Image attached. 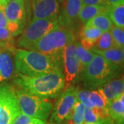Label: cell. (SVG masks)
Segmentation results:
<instances>
[{"label":"cell","mask_w":124,"mask_h":124,"mask_svg":"<svg viewBox=\"0 0 124 124\" xmlns=\"http://www.w3.org/2000/svg\"><path fill=\"white\" fill-rule=\"evenodd\" d=\"M14 53L16 74L28 77H39L54 72H62L63 63L41 53L18 49Z\"/></svg>","instance_id":"obj_1"},{"label":"cell","mask_w":124,"mask_h":124,"mask_svg":"<svg viewBox=\"0 0 124 124\" xmlns=\"http://www.w3.org/2000/svg\"><path fill=\"white\" fill-rule=\"evenodd\" d=\"M14 82L20 90L35 96L54 99L64 88V75L54 72L39 77H28L16 74Z\"/></svg>","instance_id":"obj_2"},{"label":"cell","mask_w":124,"mask_h":124,"mask_svg":"<svg viewBox=\"0 0 124 124\" xmlns=\"http://www.w3.org/2000/svg\"><path fill=\"white\" fill-rule=\"evenodd\" d=\"M123 67L108 62L95 53L93 60L80 72L79 79L85 88L94 90L121 76Z\"/></svg>","instance_id":"obj_3"},{"label":"cell","mask_w":124,"mask_h":124,"mask_svg":"<svg viewBox=\"0 0 124 124\" xmlns=\"http://www.w3.org/2000/svg\"><path fill=\"white\" fill-rule=\"evenodd\" d=\"M75 40L74 31L58 27L41 37L31 48L63 63V51L68 44Z\"/></svg>","instance_id":"obj_4"},{"label":"cell","mask_w":124,"mask_h":124,"mask_svg":"<svg viewBox=\"0 0 124 124\" xmlns=\"http://www.w3.org/2000/svg\"><path fill=\"white\" fill-rule=\"evenodd\" d=\"M20 112L29 116L47 121L52 112L53 103L49 99L35 96L19 89L16 90Z\"/></svg>","instance_id":"obj_5"},{"label":"cell","mask_w":124,"mask_h":124,"mask_svg":"<svg viewBox=\"0 0 124 124\" xmlns=\"http://www.w3.org/2000/svg\"><path fill=\"white\" fill-rule=\"evenodd\" d=\"M58 27L57 19L32 20L17 40V46L22 49L31 50L41 37Z\"/></svg>","instance_id":"obj_6"},{"label":"cell","mask_w":124,"mask_h":124,"mask_svg":"<svg viewBox=\"0 0 124 124\" xmlns=\"http://www.w3.org/2000/svg\"><path fill=\"white\" fill-rule=\"evenodd\" d=\"M20 112L16 90L9 84L0 85V124H13Z\"/></svg>","instance_id":"obj_7"},{"label":"cell","mask_w":124,"mask_h":124,"mask_svg":"<svg viewBox=\"0 0 124 124\" xmlns=\"http://www.w3.org/2000/svg\"><path fill=\"white\" fill-rule=\"evenodd\" d=\"M79 89L74 85H70L63 90V92L54 104L50 123H63L68 119L73 107L78 101L77 93Z\"/></svg>","instance_id":"obj_8"},{"label":"cell","mask_w":124,"mask_h":124,"mask_svg":"<svg viewBox=\"0 0 124 124\" xmlns=\"http://www.w3.org/2000/svg\"><path fill=\"white\" fill-rule=\"evenodd\" d=\"M64 67V89L73 85L79 79L80 65L76 54V39L71 41L65 48L63 56Z\"/></svg>","instance_id":"obj_9"},{"label":"cell","mask_w":124,"mask_h":124,"mask_svg":"<svg viewBox=\"0 0 124 124\" xmlns=\"http://www.w3.org/2000/svg\"><path fill=\"white\" fill-rule=\"evenodd\" d=\"M4 14L8 20L7 28L14 37L22 33L26 20L23 0L6 2L4 6Z\"/></svg>","instance_id":"obj_10"},{"label":"cell","mask_w":124,"mask_h":124,"mask_svg":"<svg viewBox=\"0 0 124 124\" xmlns=\"http://www.w3.org/2000/svg\"><path fill=\"white\" fill-rule=\"evenodd\" d=\"M63 4V9L57 17L59 26L74 31L83 2L81 0H65Z\"/></svg>","instance_id":"obj_11"},{"label":"cell","mask_w":124,"mask_h":124,"mask_svg":"<svg viewBox=\"0 0 124 124\" xmlns=\"http://www.w3.org/2000/svg\"><path fill=\"white\" fill-rule=\"evenodd\" d=\"M60 5L57 0H32V19H57Z\"/></svg>","instance_id":"obj_12"},{"label":"cell","mask_w":124,"mask_h":124,"mask_svg":"<svg viewBox=\"0 0 124 124\" xmlns=\"http://www.w3.org/2000/svg\"><path fill=\"white\" fill-rule=\"evenodd\" d=\"M97 88L109 103L112 100L119 97L121 94H124V76H120L119 77L111 80L103 86Z\"/></svg>","instance_id":"obj_13"},{"label":"cell","mask_w":124,"mask_h":124,"mask_svg":"<svg viewBox=\"0 0 124 124\" xmlns=\"http://www.w3.org/2000/svg\"><path fill=\"white\" fill-rule=\"evenodd\" d=\"M13 52L2 50L0 52V84L8 79L15 69Z\"/></svg>","instance_id":"obj_14"},{"label":"cell","mask_w":124,"mask_h":124,"mask_svg":"<svg viewBox=\"0 0 124 124\" xmlns=\"http://www.w3.org/2000/svg\"><path fill=\"white\" fill-rule=\"evenodd\" d=\"M103 32L94 27H84L80 32V44L85 49L90 50L95 46Z\"/></svg>","instance_id":"obj_15"},{"label":"cell","mask_w":124,"mask_h":124,"mask_svg":"<svg viewBox=\"0 0 124 124\" xmlns=\"http://www.w3.org/2000/svg\"><path fill=\"white\" fill-rule=\"evenodd\" d=\"M108 115L114 121V122L124 124V94L108 103Z\"/></svg>","instance_id":"obj_16"},{"label":"cell","mask_w":124,"mask_h":124,"mask_svg":"<svg viewBox=\"0 0 124 124\" xmlns=\"http://www.w3.org/2000/svg\"><path fill=\"white\" fill-rule=\"evenodd\" d=\"M109 8L110 6H91L84 4L79 14V20L82 23L85 24L90 19L96 17L99 14H108Z\"/></svg>","instance_id":"obj_17"},{"label":"cell","mask_w":124,"mask_h":124,"mask_svg":"<svg viewBox=\"0 0 124 124\" xmlns=\"http://www.w3.org/2000/svg\"><path fill=\"white\" fill-rule=\"evenodd\" d=\"M94 53L98 54L105 58L108 62H111L119 66H124V49L119 48H112L106 50H98L95 49H91Z\"/></svg>","instance_id":"obj_18"},{"label":"cell","mask_w":124,"mask_h":124,"mask_svg":"<svg viewBox=\"0 0 124 124\" xmlns=\"http://www.w3.org/2000/svg\"><path fill=\"white\" fill-rule=\"evenodd\" d=\"M108 15L116 26L124 28V0H121L115 4L110 6Z\"/></svg>","instance_id":"obj_19"},{"label":"cell","mask_w":124,"mask_h":124,"mask_svg":"<svg viewBox=\"0 0 124 124\" xmlns=\"http://www.w3.org/2000/svg\"><path fill=\"white\" fill-rule=\"evenodd\" d=\"M113 23L108 13H102L90 19L85 23V27H94L100 29L103 32L109 31Z\"/></svg>","instance_id":"obj_20"},{"label":"cell","mask_w":124,"mask_h":124,"mask_svg":"<svg viewBox=\"0 0 124 124\" xmlns=\"http://www.w3.org/2000/svg\"><path fill=\"white\" fill-rule=\"evenodd\" d=\"M76 54L79 62L80 72L93 60L95 55V53L91 50L84 48L79 41H76Z\"/></svg>","instance_id":"obj_21"},{"label":"cell","mask_w":124,"mask_h":124,"mask_svg":"<svg viewBox=\"0 0 124 124\" xmlns=\"http://www.w3.org/2000/svg\"><path fill=\"white\" fill-rule=\"evenodd\" d=\"M85 106L79 101L76 102L69 116L63 123L66 124H82L84 123Z\"/></svg>","instance_id":"obj_22"},{"label":"cell","mask_w":124,"mask_h":124,"mask_svg":"<svg viewBox=\"0 0 124 124\" xmlns=\"http://www.w3.org/2000/svg\"><path fill=\"white\" fill-rule=\"evenodd\" d=\"M13 38V35L8 28H0V50H7L15 53L16 49Z\"/></svg>","instance_id":"obj_23"},{"label":"cell","mask_w":124,"mask_h":124,"mask_svg":"<svg viewBox=\"0 0 124 124\" xmlns=\"http://www.w3.org/2000/svg\"><path fill=\"white\" fill-rule=\"evenodd\" d=\"M90 98L93 108L108 110V102L107 101L106 98L98 88H97V90H90Z\"/></svg>","instance_id":"obj_24"},{"label":"cell","mask_w":124,"mask_h":124,"mask_svg":"<svg viewBox=\"0 0 124 124\" xmlns=\"http://www.w3.org/2000/svg\"><path fill=\"white\" fill-rule=\"evenodd\" d=\"M115 47H116L115 45L113 42L110 32L109 31L103 32L102 33L101 35L100 36V37L97 40L95 46L91 49H95L98 50H106Z\"/></svg>","instance_id":"obj_25"},{"label":"cell","mask_w":124,"mask_h":124,"mask_svg":"<svg viewBox=\"0 0 124 124\" xmlns=\"http://www.w3.org/2000/svg\"><path fill=\"white\" fill-rule=\"evenodd\" d=\"M110 32L116 47L121 49H124V28L112 25V26L111 27L110 30Z\"/></svg>","instance_id":"obj_26"},{"label":"cell","mask_w":124,"mask_h":124,"mask_svg":"<svg viewBox=\"0 0 124 124\" xmlns=\"http://www.w3.org/2000/svg\"><path fill=\"white\" fill-rule=\"evenodd\" d=\"M13 124H47V121L29 116L20 112L14 120Z\"/></svg>","instance_id":"obj_27"},{"label":"cell","mask_w":124,"mask_h":124,"mask_svg":"<svg viewBox=\"0 0 124 124\" xmlns=\"http://www.w3.org/2000/svg\"><path fill=\"white\" fill-rule=\"evenodd\" d=\"M90 90L88 89L79 90L77 93V99L78 101L84 106L85 108H93V105L90 101Z\"/></svg>","instance_id":"obj_28"},{"label":"cell","mask_w":124,"mask_h":124,"mask_svg":"<svg viewBox=\"0 0 124 124\" xmlns=\"http://www.w3.org/2000/svg\"><path fill=\"white\" fill-rule=\"evenodd\" d=\"M83 4L91 5V6H110L108 4L106 0H81Z\"/></svg>","instance_id":"obj_29"},{"label":"cell","mask_w":124,"mask_h":124,"mask_svg":"<svg viewBox=\"0 0 124 124\" xmlns=\"http://www.w3.org/2000/svg\"><path fill=\"white\" fill-rule=\"evenodd\" d=\"M8 27V20L4 14V6L0 5V28Z\"/></svg>","instance_id":"obj_30"},{"label":"cell","mask_w":124,"mask_h":124,"mask_svg":"<svg viewBox=\"0 0 124 124\" xmlns=\"http://www.w3.org/2000/svg\"><path fill=\"white\" fill-rule=\"evenodd\" d=\"M114 124V121L111 119L110 116L106 117L103 119L101 120L98 122L96 123H93V124Z\"/></svg>","instance_id":"obj_31"},{"label":"cell","mask_w":124,"mask_h":124,"mask_svg":"<svg viewBox=\"0 0 124 124\" xmlns=\"http://www.w3.org/2000/svg\"><path fill=\"white\" fill-rule=\"evenodd\" d=\"M106 1L109 6H112V5H114L116 3H118L119 1H121V0H106Z\"/></svg>","instance_id":"obj_32"},{"label":"cell","mask_w":124,"mask_h":124,"mask_svg":"<svg viewBox=\"0 0 124 124\" xmlns=\"http://www.w3.org/2000/svg\"><path fill=\"white\" fill-rule=\"evenodd\" d=\"M6 3V0H0V5L5 6Z\"/></svg>","instance_id":"obj_33"},{"label":"cell","mask_w":124,"mask_h":124,"mask_svg":"<svg viewBox=\"0 0 124 124\" xmlns=\"http://www.w3.org/2000/svg\"><path fill=\"white\" fill-rule=\"evenodd\" d=\"M49 124H66L64 123H50Z\"/></svg>","instance_id":"obj_34"},{"label":"cell","mask_w":124,"mask_h":124,"mask_svg":"<svg viewBox=\"0 0 124 124\" xmlns=\"http://www.w3.org/2000/svg\"><path fill=\"white\" fill-rule=\"evenodd\" d=\"M57 1L59 2V4H60V3H63V1H64L65 0H57Z\"/></svg>","instance_id":"obj_35"},{"label":"cell","mask_w":124,"mask_h":124,"mask_svg":"<svg viewBox=\"0 0 124 124\" xmlns=\"http://www.w3.org/2000/svg\"><path fill=\"white\" fill-rule=\"evenodd\" d=\"M18 1V0H6V2H8V1Z\"/></svg>","instance_id":"obj_36"},{"label":"cell","mask_w":124,"mask_h":124,"mask_svg":"<svg viewBox=\"0 0 124 124\" xmlns=\"http://www.w3.org/2000/svg\"><path fill=\"white\" fill-rule=\"evenodd\" d=\"M1 50H0V52H1Z\"/></svg>","instance_id":"obj_37"}]
</instances>
